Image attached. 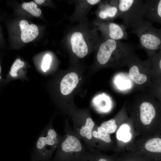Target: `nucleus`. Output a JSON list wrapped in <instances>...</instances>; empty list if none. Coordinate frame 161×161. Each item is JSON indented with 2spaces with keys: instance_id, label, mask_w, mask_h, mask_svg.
Here are the masks:
<instances>
[{
  "instance_id": "22",
  "label": "nucleus",
  "mask_w": 161,
  "mask_h": 161,
  "mask_svg": "<svg viewBox=\"0 0 161 161\" xmlns=\"http://www.w3.org/2000/svg\"><path fill=\"white\" fill-rule=\"evenodd\" d=\"M87 2L90 4L91 5L95 4L99 2L100 0H88Z\"/></svg>"
},
{
  "instance_id": "5",
  "label": "nucleus",
  "mask_w": 161,
  "mask_h": 161,
  "mask_svg": "<svg viewBox=\"0 0 161 161\" xmlns=\"http://www.w3.org/2000/svg\"><path fill=\"white\" fill-rule=\"evenodd\" d=\"M114 1L118 9V16L122 19L126 28H132L143 19L145 13L144 1L119 0Z\"/></svg>"
},
{
  "instance_id": "2",
  "label": "nucleus",
  "mask_w": 161,
  "mask_h": 161,
  "mask_svg": "<svg viewBox=\"0 0 161 161\" xmlns=\"http://www.w3.org/2000/svg\"><path fill=\"white\" fill-rule=\"evenodd\" d=\"M131 33L139 39L137 47L144 50L148 57H152L161 49V28H155L151 22L142 19L132 27Z\"/></svg>"
},
{
  "instance_id": "4",
  "label": "nucleus",
  "mask_w": 161,
  "mask_h": 161,
  "mask_svg": "<svg viewBox=\"0 0 161 161\" xmlns=\"http://www.w3.org/2000/svg\"><path fill=\"white\" fill-rule=\"evenodd\" d=\"M49 123L42 130L31 154V161H49L59 138Z\"/></svg>"
},
{
  "instance_id": "12",
  "label": "nucleus",
  "mask_w": 161,
  "mask_h": 161,
  "mask_svg": "<svg viewBox=\"0 0 161 161\" xmlns=\"http://www.w3.org/2000/svg\"><path fill=\"white\" fill-rule=\"evenodd\" d=\"M150 75L152 80H161V49L152 57Z\"/></svg>"
},
{
  "instance_id": "15",
  "label": "nucleus",
  "mask_w": 161,
  "mask_h": 161,
  "mask_svg": "<svg viewBox=\"0 0 161 161\" xmlns=\"http://www.w3.org/2000/svg\"><path fill=\"white\" fill-rule=\"evenodd\" d=\"M94 123L92 119L88 118L84 126H82L80 131V134L83 137H86L88 139L92 138V130L94 125Z\"/></svg>"
},
{
  "instance_id": "19",
  "label": "nucleus",
  "mask_w": 161,
  "mask_h": 161,
  "mask_svg": "<svg viewBox=\"0 0 161 161\" xmlns=\"http://www.w3.org/2000/svg\"><path fill=\"white\" fill-rule=\"evenodd\" d=\"M92 134L94 137L100 139L105 142L109 143L111 141L109 134L100 127L98 128L97 131H94Z\"/></svg>"
},
{
  "instance_id": "24",
  "label": "nucleus",
  "mask_w": 161,
  "mask_h": 161,
  "mask_svg": "<svg viewBox=\"0 0 161 161\" xmlns=\"http://www.w3.org/2000/svg\"><path fill=\"white\" fill-rule=\"evenodd\" d=\"M45 0H35V2L38 4L40 5L44 2Z\"/></svg>"
},
{
  "instance_id": "7",
  "label": "nucleus",
  "mask_w": 161,
  "mask_h": 161,
  "mask_svg": "<svg viewBox=\"0 0 161 161\" xmlns=\"http://www.w3.org/2000/svg\"><path fill=\"white\" fill-rule=\"evenodd\" d=\"M146 20L161 25V0L144 1Z\"/></svg>"
},
{
  "instance_id": "18",
  "label": "nucleus",
  "mask_w": 161,
  "mask_h": 161,
  "mask_svg": "<svg viewBox=\"0 0 161 161\" xmlns=\"http://www.w3.org/2000/svg\"><path fill=\"white\" fill-rule=\"evenodd\" d=\"M115 123V120L111 119L103 122L100 125V127L109 134L113 133L115 132L117 128Z\"/></svg>"
},
{
  "instance_id": "3",
  "label": "nucleus",
  "mask_w": 161,
  "mask_h": 161,
  "mask_svg": "<svg viewBox=\"0 0 161 161\" xmlns=\"http://www.w3.org/2000/svg\"><path fill=\"white\" fill-rule=\"evenodd\" d=\"M132 115L141 122L148 125L153 122L161 123V103L149 93L134 97Z\"/></svg>"
},
{
  "instance_id": "11",
  "label": "nucleus",
  "mask_w": 161,
  "mask_h": 161,
  "mask_svg": "<svg viewBox=\"0 0 161 161\" xmlns=\"http://www.w3.org/2000/svg\"><path fill=\"white\" fill-rule=\"evenodd\" d=\"M79 82L77 74L74 72L68 73L62 79L60 84L61 93L66 95L70 94L76 87Z\"/></svg>"
},
{
  "instance_id": "10",
  "label": "nucleus",
  "mask_w": 161,
  "mask_h": 161,
  "mask_svg": "<svg viewBox=\"0 0 161 161\" xmlns=\"http://www.w3.org/2000/svg\"><path fill=\"white\" fill-rule=\"evenodd\" d=\"M21 33V38L24 42L28 43L34 39L38 35V30L35 24H29L25 20L20 21L19 23Z\"/></svg>"
},
{
  "instance_id": "17",
  "label": "nucleus",
  "mask_w": 161,
  "mask_h": 161,
  "mask_svg": "<svg viewBox=\"0 0 161 161\" xmlns=\"http://www.w3.org/2000/svg\"><path fill=\"white\" fill-rule=\"evenodd\" d=\"M22 8L31 14L35 16H39L41 14V10L37 8V4L33 1L24 2L21 5Z\"/></svg>"
},
{
  "instance_id": "9",
  "label": "nucleus",
  "mask_w": 161,
  "mask_h": 161,
  "mask_svg": "<svg viewBox=\"0 0 161 161\" xmlns=\"http://www.w3.org/2000/svg\"><path fill=\"white\" fill-rule=\"evenodd\" d=\"M71 43L73 52L80 58H83L88 51L87 44L82 34L80 32L73 33L71 38Z\"/></svg>"
},
{
  "instance_id": "16",
  "label": "nucleus",
  "mask_w": 161,
  "mask_h": 161,
  "mask_svg": "<svg viewBox=\"0 0 161 161\" xmlns=\"http://www.w3.org/2000/svg\"><path fill=\"white\" fill-rule=\"evenodd\" d=\"M129 126L124 124L120 126L117 133V137L119 140L124 142L129 141L131 138V134L129 132Z\"/></svg>"
},
{
  "instance_id": "8",
  "label": "nucleus",
  "mask_w": 161,
  "mask_h": 161,
  "mask_svg": "<svg viewBox=\"0 0 161 161\" xmlns=\"http://www.w3.org/2000/svg\"><path fill=\"white\" fill-rule=\"evenodd\" d=\"M126 28L124 25H120L114 23L109 22L104 24L103 31L109 38L108 39L116 41L126 40L129 37Z\"/></svg>"
},
{
  "instance_id": "23",
  "label": "nucleus",
  "mask_w": 161,
  "mask_h": 161,
  "mask_svg": "<svg viewBox=\"0 0 161 161\" xmlns=\"http://www.w3.org/2000/svg\"><path fill=\"white\" fill-rule=\"evenodd\" d=\"M96 160L93 159V160L92 161H109L107 159L105 158H104L103 157H101L100 158H99L98 159L96 158L95 159Z\"/></svg>"
},
{
  "instance_id": "21",
  "label": "nucleus",
  "mask_w": 161,
  "mask_h": 161,
  "mask_svg": "<svg viewBox=\"0 0 161 161\" xmlns=\"http://www.w3.org/2000/svg\"><path fill=\"white\" fill-rule=\"evenodd\" d=\"M51 61L52 58L49 55L47 54L44 56L41 66V69L43 72H46L49 69Z\"/></svg>"
},
{
  "instance_id": "13",
  "label": "nucleus",
  "mask_w": 161,
  "mask_h": 161,
  "mask_svg": "<svg viewBox=\"0 0 161 161\" xmlns=\"http://www.w3.org/2000/svg\"><path fill=\"white\" fill-rule=\"evenodd\" d=\"M148 88L149 93L161 103V80H152Z\"/></svg>"
},
{
  "instance_id": "1",
  "label": "nucleus",
  "mask_w": 161,
  "mask_h": 161,
  "mask_svg": "<svg viewBox=\"0 0 161 161\" xmlns=\"http://www.w3.org/2000/svg\"><path fill=\"white\" fill-rule=\"evenodd\" d=\"M136 47L130 43L107 39L100 45L97 58L101 65L118 67L127 65L135 55Z\"/></svg>"
},
{
  "instance_id": "14",
  "label": "nucleus",
  "mask_w": 161,
  "mask_h": 161,
  "mask_svg": "<svg viewBox=\"0 0 161 161\" xmlns=\"http://www.w3.org/2000/svg\"><path fill=\"white\" fill-rule=\"evenodd\" d=\"M99 15L100 18L103 19L113 18L118 16V9L115 5L107 6L100 12Z\"/></svg>"
},
{
  "instance_id": "20",
  "label": "nucleus",
  "mask_w": 161,
  "mask_h": 161,
  "mask_svg": "<svg viewBox=\"0 0 161 161\" xmlns=\"http://www.w3.org/2000/svg\"><path fill=\"white\" fill-rule=\"evenodd\" d=\"M24 65V62L19 59H17L12 64L10 71V75L15 77L17 76L18 70L23 67Z\"/></svg>"
},
{
  "instance_id": "6",
  "label": "nucleus",
  "mask_w": 161,
  "mask_h": 161,
  "mask_svg": "<svg viewBox=\"0 0 161 161\" xmlns=\"http://www.w3.org/2000/svg\"><path fill=\"white\" fill-rule=\"evenodd\" d=\"M152 57L144 61L140 59L136 54L129 61L127 66L128 75L137 87L149 88L152 82L150 71L152 66Z\"/></svg>"
}]
</instances>
